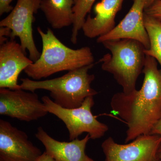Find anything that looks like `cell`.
<instances>
[{
  "label": "cell",
  "mask_w": 161,
  "mask_h": 161,
  "mask_svg": "<svg viewBox=\"0 0 161 161\" xmlns=\"http://www.w3.org/2000/svg\"><path fill=\"white\" fill-rule=\"evenodd\" d=\"M140 89L130 94L123 92L112 96V112L126 124L125 143L140 136L150 134L161 117V69L155 58L146 55Z\"/></svg>",
  "instance_id": "1"
},
{
  "label": "cell",
  "mask_w": 161,
  "mask_h": 161,
  "mask_svg": "<svg viewBox=\"0 0 161 161\" xmlns=\"http://www.w3.org/2000/svg\"><path fill=\"white\" fill-rule=\"evenodd\" d=\"M37 30L43 47L40 58L24 70L30 78L39 80L58 72L69 71L94 64V56L88 47L72 49L64 44L50 28H47L46 32L40 27Z\"/></svg>",
  "instance_id": "2"
},
{
  "label": "cell",
  "mask_w": 161,
  "mask_h": 161,
  "mask_svg": "<svg viewBox=\"0 0 161 161\" xmlns=\"http://www.w3.org/2000/svg\"><path fill=\"white\" fill-rule=\"evenodd\" d=\"M101 43L111 52L99 60L102 69L113 75L125 94L136 90V80L146 62L145 47L137 40L129 39L106 40Z\"/></svg>",
  "instance_id": "3"
},
{
  "label": "cell",
  "mask_w": 161,
  "mask_h": 161,
  "mask_svg": "<svg viewBox=\"0 0 161 161\" xmlns=\"http://www.w3.org/2000/svg\"><path fill=\"white\" fill-rule=\"evenodd\" d=\"M94 64L77 69L69 71L61 77L44 80L21 78V89L35 92L37 90H44L50 92L54 102L65 108H78L87 97L94 96L98 92L91 87L95 80L94 75L89 71Z\"/></svg>",
  "instance_id": "4"
},
{
  "label": "cell",
  "mask_w": 161,
  "mask_h": 161,
  "mask_svg": "<svg viewBox=\"0 0 161 161\" xmlns=\"http://www.w3.org/2000/svg\"><path fill=\"white\" fill-rule=\"evenodd\" d=\"M48 113L62 121L69 133L70 141L78 138L84 132L89 134L93 140L101 138L108 130L107 125L97 120L92 108L95 104L94 96L87 97L80 107L65 108L58 105L51 98L44 96L41 98Z\"/></svg>",
  "instance_id": "5"
},
{
  "label": "cell",
  "mask_w": 161,
  "mask_h": 161,
  "mask_svg": "<svg viewBox=\"0 0 161 161\" xmlns=\"http://www.w3.org/2000/svg\"><path fill=\"white\" fill-rule=\"evenodd\" d=\"M42 0H18L9 14L0 22L1 27L11 30L10 38L14 40L19 38L20 44L24 53H29V58L34 62L40 58L41 53L38 51L33 35L32 23L34 14L40 9Z\"/></svg>",
  "instance_id": "6"
},
{
  "label": "cell",
  "mask_w": 161,
  "mask_h": 161,
  "mask_svg": "<svg viewBox=\"0 0 161 161\" xmlns=\"http://www.w3.org/2000/svg\"><path fill=\"white\" fill-rule=\"evenodd\" d=\"M161 143V135L149 134L125 144L117 143L110 136L101 147L105 161H161L158 155Z\"/></svg>",
  "instance_id": "7"
},
{
  "label": "cell",
  "mask_w": 161,
  "mask_h": 161,
  "mask_svg": "<svg viewBox=\"0 0 161 161\" xmlns=\"http://www.w3.org/2000/svg\"><path fill=\"white\" fill-rule=\"evenodd\" d=\"M43 102L35 92L20 89L0 88V115L31 122L46 116Z\"/></svg>",
  "instance_id": "8"
},
{
  "label": "cell",
  "mask_w": 161,
  "mask_h": 161,
  "mask_svg": "<svg viewBox=\"0 0 161 161\" xmlns=\"http://www.w3.org/2000/svg\"><path fill=\"white\" fill-rule=\"evenodd\" d=\"M42 154L26 132L0 119V161H36Z\"/></svg>",
  "instance_id": "9"
},
{
  "label": "cell",
  "mask_w": 161,
  "mask_h": 161,
  "mask_svg": "<svg viewBox=\"0 0 161 161\" xmlns=\"http://www.w3.org/2000/svg\"><path fill=\"white\" fill-rule=\"evenodd\" d=\"M25 56L21 44L10 40L0 46V88L21 89L18 84L22 71L33 63Z\"/></svg>",
  "instance_id": "10"
},
{
  "label": "cell",
  "mask_w": 161,
  "mask_h": 161,
  "mask_svg": "<svg viewBox=\"0 0 161 161\" xmlns=\"http://www.w3.org/2000/svg\"><path fill=\"white\" fill-rule=\"evenodd\" d=\"M146 0H134L133 5L125 17L106 34L97 39L98 43L108 40L129 39L137 40L145 47H150L149 36L144 23Z\"/></svg>",
  "instance_id": "11"
},
{
  "label": "cell",
  "mask_w": 161,
  "mask_h": 161,
  "mask_svg": "<svg viewBox=\"0 0 161 161\" xmlns=\"http://www.w3.org/2000/svg\"><path fill=\"white\" fill-rule=\"evenodd\" d=\"M36 137L43 144L45 152L56 161H85V150L91 139L87 134L82 139L69 142H60L53 138L42 127L37 129Z\"/></svg>",
  "instance_id": "12"
},
{
  "label": "cell",
  "mask_w": 161,
  "mask_h": 161,
  "mask_svg": "<svg viewBox=\"0 0 161 161\" xmlns=\"http://www.w3.org/2000/svg\"><path fill=\"white\" fill-rule=\"evenodd\" d=\"M124 0H101L95 5L96 15L89 14L82 26L87 37L95 38L106 34L115 26V18L121 9Z\"/></svg>",
  "instance_id": "13"
},
{
  "label": "cell",
  "mask_w": 161,
  "mask_h": 161,
  "mask_svg": "<svg viewBox=\"0 0 161 161\" xmlns=\"http://www.w3.org/2000/svg\"><path fill=\"white\" fill-rule=\"evenodd\" d=\"M74 0H42L40 9L52 28L60 29L73 25Z\"/></svg>",
  "instance_id": "14"
},
{
  "label": "cell",
  "mask_w": 161,
  "mask_h": 161,
  "mask_svg": "<svg viewBox=\"0 0 161 161\" xmlns=\"http://www.w3.org/2000/svg\"><path fill=\"white\" fill-rule=\"evenodd\" d=\"M143 19L150 41V48L145 50V54L155 58L161 67V21L145 13Z\"/></svg>",
  "instance_id": "15"
},
{
  "label": "cell",
  "mask_w": 161,
  "mask_h": 161,
  "mask_svg": "<svg viewBox=\"0 0 161 161\" xmlns=\"http://www.w3.org/2000/svg\"><path fill=\"white\" fill-rule=\"evenodd\" d=\"M95 0H74L73 7L74 22L72 30L71 41L76 44L78 41V33L86 21V15L90 13Z\"/></svg>",
  "instance_id": "16"
},
{
  "label": "cell",
  "mask_w": 161,
  "mask_h": 161,
  "mask_svg": "<svg viewBox=\"0 0 161 161\" xmlns=\"http://www.w3.org/2000/svg\"><path fill=\"white\" fill-rule=\"evenodd\" d=\"M144 13L161 21V0H155L149 7L144 9Z\"/></svg>",
  "instance_id": "17"
},
{
  "label": "cell",
  "mask_w": 161,
  "mask_h": 161,
  "mask_svg": "<svg viewBox=\"0 0 161 161\" xmlns=\"http://www.w3.org/2000/svg\"><path fill=\"white\" fill-rule=\"evenodd\" d=\"M13 0H0V15L10 12L14 7L10 5Z\"/></svg>",
  "instance_id": "18"
},
{
  "label": "cell",
  "mask_w": 161,
  "mask_h": 161,
  "mask_svg": "<svg viewBox=\"0 0 161 161\" xmlns=\"http://www.w3.org/2000/svg\"><path fill=\"white\" fill-rule=\"evenodd\" d=\"M11 30L6 27H1L0 28V44L1 45L7 41V38L5 36L10 37L11 35Z\"/></svg>",
  "instance_id": "19"
},
{
  "label": "cell",
  "mask_w": 161,
  "mask_h": 161,
  "mask_svg": "<svg viewBox=\"0 0 161 161\" xmlns=\"http://www.w3.org/2000/svg\"><path fill=\"white\" fill-rule=\"evenodd\" d=\"M150 134H157L161 136V117L158 121L157 123L153 127Z\"/></svg>",
  "instance_id": "20"
},
{
  "label": "cell",
  "mask_w": 161,
  "mask_h": 161,
  "mask_svg": "<svg viewBox=\"0 0 161 161\" xmlns=\"http://www.w3.org/2000/svg\"><path fill=\"white\" fill-rule=\"evenodd\" d=\"M36 161H56L46 152H44L39 157Z\"/></svg>",
  "instance_id": "21"
},
{
  "label": "cell",
  "mask_w": 161,
  "mask_h": 161,
  "mask_svg": "<svg viewBox=\"0 0 161 161\" xmlns=\"http://www.w3.org/2000/svg\"><path fill=\"white\" fill-rule=\"evenodd\" d=\"M154 1H155V0H146V3H145V9L149 7L150 5L152 4V3H153Z\"/></svg>",
  "instance_id": "22"
},
{
  "label": "cell",
  "mask_w": 161,
  "mask_h": 161,
  "mask_svg": "<svg viewBox=\"0 0 161 161\" xmlns=\"http://www.w3.org/2000/svg\"><path fill=\"white\" fill-rule=\"evenodd\" d=\"M158 155L160 158L161 159V143L160 146L158 150Z\"/></svg>",
  "instance_id": "23"
},
{
  "label": "cell",
  "mask_w": 161,
  "mask_h": 161,
  "mask_svg": "<svg viewBox=\"0 0 161 161\" xmlns=\"http://www.w3.org/2000/svg\"><path fill=\"white\" fill-rule=\"evenodd\" d=\"M85 161H96L94 160L93 159L89 157L87 155Z\"/></svg>",
  "instance_id": "24"
}]
</instances>
